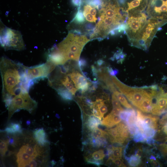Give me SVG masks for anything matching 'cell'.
Masks as SVG:
<instances>
[{
    "label": "cell",
    "mask_w": 167,
    "mask_h": 167,
    "mask_svg": "<svg viewBox=\"0 0 167 167\" xmlns=\"http://www.w3.org/2000/svg\"><path fill=\"white\" fill-rule=\"evenodd\" d=\"M140 156L135 154L131 156L128 159V163L131 167H136L138 166L141 163Z\"/></svg>",
    "instance_id": "27"
},
{
    "label": "cell",
    "mask_w": 167,
    "mask_h": 167,
    "mask_svg": "<svg viewBox=\"0 0 167 167\" xmlns=\"http://www.w3.org/2000/svg\"><path fill=\"white\" fill-rule=\"evenodd\" d=\"M133 140L136 142L146 141V139L140 131L133 135Z\"/></svg>",
    "instance_id": "31"
},
{
    "label": "cell",
    "mask_w": 167,
    "mask_h": 167,
    "mask_svg": "<svg viewBox=\"0 0 167 167\" xmlns=\"http://www.w3.org/2000/svg\"><path fill=\"white\" fill-rule=\"evenodd\" d=\"M105 156L104 151L100 149L86 156V161L88 163L95 165L98 166L102 165L103 160Z\"/></svg>",
    "instance_id": "10"
},
{
    "label": "cell",
    "mask_w": 167,
    "mask_h": 167,
    "mask_svg": "<svg viewBox=\"0 0 167 167\" xmlns=\"http://www.w3.org/2000/svg\"><path fill=\"white\" fill-rule=\"evenodd\" d=\"M47 60L56 65H64L66 62L65 58L54 46L51 49L48 54Z\"/></svg>",
    "instance_id": "11"
},
{
    "label": "cell",
    "mask_w": 167,
    "mask_h": 167,
    "mask_svg": "<svg viewBox=\"0 0 167 167\" xmlns=\"http://www.w3.org/2000/svg\"><path fill=\"white\" fill-rule=\"evenodd\" d=\"M0 43L5 50L13 49L21 51L25 49L20 33L6 27L1 30Z\"/></svg>",
    "instance_id": "4"
},
{
    "label": "cell",
    "mask_w": 167,
    "mask_h": 167,
    "mask_svg": "<svg viewBox=\"0 0 167 167\" xmlns=\"http://www.w3.org/2000/svg\"><path fill=\"white\" fill-rule=\"evenodd\" d=\"M17 157L19 167H29V162L33 160L31 156L26 153L22 147L17 154Z\"/></svg>",
    "instance_id": "14"
},
{
    "label": "cell",
    "mask_w": 167,
    "mask_h": 167,
    "mask_svg": "<svg viewBox=\"0 0 167 167\" xmlns=\"http://www.w3.org/2000/svg\"><path fill=\"white\" fill-rule=\"evenodd\" d=\"M166 114L167 115V105L166 106Z\"/></svg>",
    "instance_id": "52"
},
{
    "label": "cell",
    "mask_w": 167,
    "mask_h": 167,
    "mask_svg": "<svg viewBox=\"0 0 167 167\" xmlns=\"http://www.w3.org/2000/svg\"><path fill=\"white\" fill-rule=\"evenodd\" d=\"M71 32L77 35H79L82 34L81 31L79 30L75 29L73 31H71Z\"/></svg>",
    "instance_id": "47"
},
{
    "label": "cell",
    "mask_w": 167,
    "mask_h": 167,
    "mask_svg": "<svg viewBox=\"0 0 167 167\" xmlns=\"http://www.w3.org/2000/svg\"><path fill=\"white\" fill-rule=\"evenodd\" d=\"M56 66L53 63L47 60L45 63L38 66L30 67L26 66L28 78L33 82L37 79L48 78Z\"/></svg>",
    "instance_id": "7"
},
{
    "label": "cell",
    "mask_w": 167,
    "mask_h": 167,
    "mask_svg": "<svg viewBox=\"0 0 167 167\" xmlns=\"http://www.w3.org/2000/svg\"><path fill=\"white\" fill-rule=\"evenodd\" d=\"M69 78L67 75L64 76L60 79L61 86L65 88L71 92L73 95H75L77 89L74 87L71 80H70Z\"/></svg>",
    "instance_id": "19"
},
{
    "label": "cell",
    "mask_w": 167,
    "mask_h": 167,
    "mask_svg": "<svg viewBox=\"0 0 167 167\" xmlns=\"http://www.w3.org/2000/svg\"><path fill=\"white\" fill-rule=\"evenodd\" d=\"M158 118L151 115L143 114L141 111L137 110L136 123L137 126L143 130L147 127H150L156 130Z\"/></svg>",
    "instance_id": "8"
},
{
    "label": "cell",
    "mask_w": 167,
    "mask_h": 167,
    "mask_svg": "<svg viewBox=\"0 0 167 167\" xmlns=\"http://www.w3.org/2000/svg\"><path fill=\"white\" fill-rule=\"evenodd\" d=\"M30 123L31 122L29 120H28L26 122L27 124L28 125H29L30 124Z\"/></svg>",
    "instance_id": "50"
},
{
    "label": "cell",
    "mask_w": 167,
    "mask_h": 167,
    "mask_svg": "<svg viewBox=\"0 0 167 167\" xmlns=\"http://www.w3.org/2000/svg\"><path fill=\"white\" fill-rule=\"evenodd\" d=\"M39 164L36 160H33L29 162L28 165L29 167H36L38 166Z\"/></svg>",
    "instance_id": "44"
},
{
    "label": "cell",
    "mask_w": 167,
    "mask_h": 167,
    "mask_svg": "<svg viewBox=\"0 0 167 167\" xmlns=\"http://www.w3.org/2000/svg\"><path fill=\"white\" fill-rule=\"evenodd\" d=\"M143 0H133L127 3V6L124 10L127 13L129 11L137 9Z\"/></svg>",
    "instance_id": "26"
},
{
    "label": "cell",
    "mask_w": 167,
    "mask_h": 167,
    "mask_svg": "<svg viewBox=\"0 0 167 167\" xmlns=\"http://www.w3.org/2000/svg\"><path fill=\"white\" fill-rule=\"evenodd\" d=\"M34 135L39 145L43 146L48 143L45 131L43 128H39L34 132Z\"/></svg>",
    "instance_id": "17"
},
{
    "label": "cell",
    "mask_w": 167,
    "mask_h": 167,
    "mask_svg": "<svg viewBox=\"0 0 167 167\" xmlns=\"http://www.w3.org/2000/svg\"><path fill=\"white\" fill-rule=\"evenodd\" d=\"M104 62V61L102 59H99L96 62L97 65L99 66H100L102 65Z\"/></svg>",
    "instance_id": "48"
},
{
    "label": "cell",
    "mask_w": 167,
    "mask_h": 167,
    "mask_svg": "<svg viewBox=\"0 0 167 167\" xmlns=\"http://www.w3.org/2000/svg\"><path fill=\"white\" fill-rule=\"evenodd\" d=\"M113 93L117 96L120 103L124 107L128 109H133L132 106L128 102L122 93L116 90L113 92Z\"/></svg>",
    "instance_id": "22"
},
{
    "label": "cell",
    "mask_w": 167,
    "mask_h": 167,
    "mask_svg": "<svg viewBox=\"0 0 167 167\" xmlns=\"http://www.w3.org/2000/svg\"><path fill=\"white\" fill-rule=\"evenodd\" d=\"M4 131L8 134L13 135L17 134L15 131L12 127L10 126L6 127L5 128Z\"/></svg>",
    "instance_id": "41"
},
{
    "label": "cell",
    "mask_w": 167,
    "mask_h": 167,
    "mask_svg": "<svg viewBox=\"0 0 167 167\" xmlns=\"http://www.w3.org/2000/svg\"><path fill=\"white\" fill-rule=\"evenodd\" d=\"M138 108L141 111L146 113H151L152 109V97L146 96L140 104Z\"/></svg>",
    "instance_id": "18"
},
{
    "label": "cell",
    "mask_w": 167,
    "mask_h": 167,
    "mask_svg": "<svg viewBox=\"0 0 167 167\" xmlns=\"http://www.w3.org/2000/svg\"><path fill=\"white\" fill-rule=\"evenodd\" d=\"M71 78L77 89L80 90L82 93L86 92L92 84L88 82L87 78L80 73L74 71L67 75Z\"/></svg>",
    "instance_id": "9"
},
{
    "label": "cell",
    "mask_w": 167,
    "mask_h": 167,
    "mask_svg": "<svg viewBox=\"0 0 167 167\" xmlns=\"http://www.w3.org/2000/svg\"><path fill=\"white\" fill-rule=\"evenodd\" d=\"M98 38V39L99 41H101L103 40V38H101V37H99V38Z\"/></svg>",
    "instance_id": "51"
},
{
    "label": "cell",
    "mask_w": 167,
    "mask_h": 167,
    "mask_svg": "<svg viewBox=\"0 0 167 167\" xmlns=\"http://www.w3.org/2000/svg\"><path fill=\"white\" fill-rule=\"evenodd\" d=\"M163 129L164 132L167 135V123L164 126Z\"/></svg>",
    "instance_id": "49"
},
{
    "label": "cell",
    "mask_w": 167,
    "mask_h": 167,
    "mask_svg": "<svg viewBox=\"0 0 167 167\" xmlns=\"http://www.w3.org/2000/svg\"><path fill=\"white\" fill-rule=\"evenodd\" d=\"M0 70L2 97L7 107L15 96L21 92H28L33 82L28 78L26 66L6 57L1 59Z\"/></svg>",
    "instance_id": "1"
},
{
    "label": "cell",
    "mask_w": 167,
    "mask_h": 167,
    "mask_svg": "<svg viewBox=\"0 0 167 167\" xmlns=\"http://www.w3.org/2000/svg\"><path fill=\"white\" fill-rule=\"evenodd\" d=\"M62 98L66 101H71L73 99L72 94L65 88L59 86L54 88Z\"/></svg>",
    "instance_id": "20"
},
{
    "label": "cell",
    "mask_w": 167,
    "mask_h": 167,
    "mask_svg": "<svg viewBox=\"0 0 167 167\" xmlns=\"http://www.w3.org/2000/svg\"><path fill=\"white\" fill-rule=\"evenodd\" d=\"M84 17L86 18V20L92 22H96L97 19L96 17L93 16L89 13V11L87 13Z\"/></svg>",
    "instance_id": "37"
},
{
    "label": "cell",
    "mask_w": 167,
    "mask_h": 167,
    "mask_svg": "<svg viewBox=\"0 0 167 167\" xmlns=\"http://www.w3.org/2000/svg\"><path fill=\"white\" fill-rule=\"evenodd\" d=\"M112 102L113 108L122 107L118 98L114 93L112 95Z\"/></svg>",
    "instance_id": "32"
},
{
    "label": "cell",
    "mask_w": 167,
    "mask_h": 167,
    "mask_svg": "<svg viewBox=\"0 0 167 167\" xmlns=\"http://www.w3.org/2000/svg\"><path fill=\"white\" fill-rule=\"evenodd\" d=\"M113 83L121 92L134 106L138 105L145 96L142 87H131L121 82L115 76H111Z\"/></svg>",
    "instance_id": "6"
},
{
    "label": "cell",
    "mask_w": 167,
    "mask_h": 167,
    "mask_svg": "<svg viewBox=\"0 0 167 167\" xmlns=\"http://www.w3.org/2000/svg\"><path fill=\"white\" fill-rule=\"evenodd\" d=\"M143 11L135 9L128 12L125 33L130 42L133 40L143 28L148 16Z\"/></svg>",
    "instance_id": "3"
},
{
    "label": "cell",
    "mask_w": 167,
    "mask_h": 167,
    "mask_svg": "<svg viewBox=\"0 0 167 167\" xmlns=\"http://www.w3.org/2000/svg\"><path fill=\"white\" fill-rule=\"evenodd\" d=\"M83 115V120L84 122L85 126L89 131H92L101 124V120L96 117L88 115L86 116L85 115Z\"/></svg>",
    "instance_id": "13"
},
{
    "label": "cell",
    "mask_w": 167,
    "mask_h": 167,
    "mask_svg": "<svg viewBox=\"0 0 167 167\" xmlns=\"http://www.w3.org/2000/svg\"><path fill=\"white\" fill-rule=\"evenodd\" d=\"M71 2L74 6H80L81 5V0H71Z\"/></svg>",
    "instance_id": "45"
},
{
    "label": "cell",
    "mask_w": 167,
    "mask_h": 167,
    "mask_svg": "<svg viewBox=\"0 0 167 167\" xmlns=\"http://www.w3.org/2000/svg\"><path fill=\"white\" fill-rule=\"evenodd\" d=\"M165 23L155 18H150L135 38L130 42L131 45L147 50L158 29Z\"/></svg>",
    "instance_id": "2"
},
{
    "label": "cell",
    "mask_w": 167,
    "mask_h": 167,
    "mask_svg": "<svg viewBox=\"0 0 167 167\" xmlns=\"http://www.w3.org/2000/svg\"><path fill=\"white\" fill-rule=\"evenodd\" d=\"M156 130L150 127L144 128L141 133L143 136L147 139H152L155 135Z\"/></svg>",
    "instance_id": "25"
},
{
    "label": "cell",
    "mask_w": 167,
    "mask_h": 167,
    "mask_svg": "<svg viewBox=\"0 0 167 167\" xmlns=\"http://www.w3.org/2000/svg\"><path fill=\"white\" fill-rule=\"evenodd\" d=\"M74 20L76 23L78 24H81L84 22L85 21L84 16L83 12L81 10H78L72 22Z\"/></svg>",
    "instance_id": "29"
},
{
    "label": "cell",
    "mask_w": 167,
    "mask_h": 167,
    "mask_svg": "<svg viewBox=\"0 0 167 167\" xmlns=\"http://www.w3.org/2000/svg\"><path fill=\"white\" fill-rule=\"evenodd\" d=\"M9 126L12 127L16 132L17 133H21L22 132L21 126L18 123H11Z\"/></svg>",
    "instance_id": "34"
},
{
    "label": "cell",
    "mask_w": 167,
    "mask_h": 167,
    "mask_svg": "<svg viewBox=\"0 0 167 167\" xmlns=\"http://www.w3.org/2000/svg\"><path fill=\"white\" fill-rule=\"evenodd\" d=\"M126 57V54H124L122 50L119 49L114 54L113 57L111 58L112 60L115 59L117 60V63H122Z\"/></svg>",
    "instance_id": "28"
},
{
    "label": "cell",
    "mask_w": 167,
    "mask_h": 167,
    "mask_svg": "<svg viewBox=\"0 0 167 167\" xmlns=\"http://www.w3.org/2000/svg\"><path fill=\"white\" fill-rule=\"evenodd\" d=\"M136 114L135 110L130 109L129 114L125 122L127 126L136 124Z\"/></svg>",
    "instance_id": "21"
},
{
    "label": "cell",
    "mask_w": 167,
    "mask_h": 167,
    "mask_svg": "<svg viewBox=\"0 0 167 167\" xmlns=\"http://www.w3.org/2000/svg\"><path fill=\"white\" fill-rule=\"evenodd\" d=\"M98 78L105 83L110 91L113 92L117 90L112 81H111V77L109 76L107 73L103 72L101 69H99L98 70Z\"/></svg>",
    "instance_id": "16"
},
{
    "label": "cell",
    "mask_w": 167,
    "mask_h": 167,
    "mask_svg": "<svg viewBox=\"0 0 167 167\" xmlns=\"http://www.w3.org/2000/svg\"><path fill=\"white\" fill-rule=\"evenodd\" d=\"M94 138L97 139L101 137H108V134L106 131H104L98 127L93 130L91 135Z\"/></svg>",
    "instance_id": "24"
},
{
    "label": "cell",
    "mask_w": 167,
    "mask_h": 167,
    "mask_svg": "<svg viewBox=\"0 0 167 167\" xmlns=\"http://www.w3.org/2000/svg\"><path fill=\"white\" fill-rule=\"evenodd\" d=\"M122 120L119 115L110 113L104 118L101 124L108 128L112 127L120 123Z\"/></svg>",
    "instance_id": "15"
},
{
    "label": "cell",
    "mask_w": 167,
    "mask_h": 167,
    "mask_svg": "<svg viewBox=\"0 0 167 167\" xmlns=\"http://www.w3.org/2000/svg\"><path fill=\"white\" fill-rule=\"evenodd\" d=\"M130 109L122 111L119 114L120 118L124 122H125L126 118L129 114Z\"/></svg>",
    "instance_id": "33"
},
{
    "label": "cell",
    "mask_w": 167,
    "mask_h": 167,
    "mask_svg": "<svg viewBox=\"0 0 167 167\" xmlns=\"http://www.w3.org/2000/svg\"><path fill=\"white\" fill-rule=\"evenodd\" d=\"M9 139L6 140H1L0 141V153L3 156L6 153L7 150V147L9 143Z\"/></svg>",
    "instance_id": "30"
},
{
    "label": "cell",
    "mask_w": 167,
    "mask_h": 167,
    "mask_svg": "<svg viewBox=\"0 0 167 167\" xmlns=\"http://www.w3.org/2000/svg\"><path fill=\"white\" fill-rule=\"evenodd\" d=\"M95 27L92 24H88L85 25L86 29L88 31L94 30Z\"/></svg>",
    "instance_id": "43"
},
{
    "label": "cell",
    "mask_w": 167,
    "mask_h": 167,
    "mask_svg": "<svg viewBox=\"0 0 167 167\" xmlns=\"http://www.w3.org/2000/svg\"><path fill=\"white\" fill-rule=\"evenodd\" d=\"M107 71L111 76H115L118 73V70L116 69H113L110 67H107Z\"/></svg>",
    "instance_id": "38"
},
{
    "label": "cell",
    "mask_w": 167,
    "mask_h": 167,
    "mask_svg": "<svg viewBox=\"0 0 167 167\" xmlns=\"http://www.w3.org/2000/svg\"><path fill=\"white\" fill-rule=\"evenodd\" d=\"M95 8V7L91 6L89 10V13L95 17H96V11Z\"/></svg>",
    "instance_id": "46"
},
{
    "label": "cell",
    "mask_w": 167,
    "mask_h": 167,
    "mask_svg": "<svg viewBox=\"0 0 167 167\" xmlns=\"http://www.w3.org/2000/svg\"><path fill=\"white\" fill-rule=\"evenodd\" d=\"M18 140V138L15 136L11 137L9 139V143L13 146H15L17 144Z\"/></svg>",
    "instance_id": "39"
},
{
    "label": "cell",
    "mask_w": 167,
    "mask_h": 167,
    "mask_svg": "<svg viewBox=\"0 0 167 167\" xmlns=\"http://www.w3.org/2000/svg\"><path fill=\"white\" fill-rule=\"evenodd\" d=\"M113 162L118 167H126L121 158H117L111 159Z\"/></svg>",
    "instance_id": "35"
},
{
    "label": "cell",
    "mask_w": 167,
    "mask_h": 167,
    "mask_svg": "<svg viewBox=\"0 0 167 167\" xmlns=\"http://www.w3.org/2000/svg\"><path fill=\"white\" fill-rule=\"evenodd\" d=\"M122 148L112 146L111 153L109 158L112 159L121 158L122 155Z\"/></svg>",
    "instance_id": "23"
},
{
    "label": "cell",
    "mask_w": 167,
    "mask_h": 167,
    "mask_svg": "<svg viewBox=\"0 0 167 167\" xmlns=\"http://www.w3.org/2000/svg\"><path fill=\"white\" fill-rule=\"evenodd\" d=\"M91 68L93 75L94 76L96 77V78H97L98 75V70L96 69V67L94 65L92 66Z\"/></svg>",
    "instance_id": "42"
},
{
    "label": "cell",
    "mask_w": 167,
    "mask_h": 167,
    "mask_svg": "<svg viewBox=\"0 0 167 167\" xmlns=\"http://www.w3.org/2000/svg\"><path fill=\"white\" fill-rule=\"evenodd\" d=\"M92 109L96 110L97 117L101 120L108 111L107 107L105 103V101L102 98H97L95 101L93 102Z\"/></svg>",
    "instance_id": "12"
},
{
    "label": "cell",
    "mask_w": 167,
    "mask_h": 167,
    "mask_svg": "<svg viewBox=\"0 0 167 167\" xmlns=\"http://www.w3.org/2000/svg\"><path fill=\"white\" fill-rule=\"evenodd\" d=\"M78 64L80 69L82 71L83 68L86 66L87 61L85 59L81 58L78 60Z\"/></svg>",
    "instance_id": "36"
},
{
    "label": "cell",
    "mask_w": 167,
    "mask_h": 167,
    "mask_svg": "<svg viewBox=\"0 0 167 167\" xmlns=\"http://www.w3.org/2000/svg\"><path fill=\"white\" fill-rule=\"evenodd\" d=\"M124 109L122 107L113 108L111 113L119 115L120 112Z\"/></svg>",
    "instance_id": "40"
},
{
    "label": "cell",
    "mask_w": 167,
    "mask_h": 167,
    "mask_svg": "<svg viewBox=\"0 0 167 167\" xmlns=\"http://www.w3.org/2000/svg\"><path fill=\"white\" fill-rule=\"evenodd\" d=\"M37 102L31 98L28 92H22L15 96L7 107L8 119L15 112L24 109L31 113L37 106Z\"/></svg>",
    "instance_id": "5"
}]
</instances>
